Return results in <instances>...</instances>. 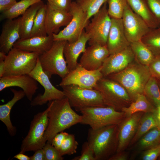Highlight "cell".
I'll return each instance as SVG.
<instances>
[{
	"instance_id": "60d3db41",
	"label": "cell",
	"mask_w": 160,
	"mask_h": 160,
	"mask_svg": "<svg viewBox=\"0 0 160 160\" xmlns=\"http://www.w3.org/2000/svg\"><path fill=\"white\" fill-rule=\"evenodd\" d=\"M160 155V143L147 149L143 154L142 159L143 160H155Z\"/></svg>"
},
{
	"instance_id": "6da1fadb",
	"label": "cell",
	"mask_w": 160,
	"mask_h": 160,
	"mask_svg": "<svg viewBox=\"0 0 160 160\" xmlns=\"http://www.w3.org/2000/svg\"><path fill=\"white\" fill-rule=\"evenodd\" d=\"M50 102L48 124L44 137L46 143H51L57 134L80 123L82 116L73 110L66 97Z\"/></svg>"
},
{
	"instance_id": "ab89813d",
	"label": "cell",
	"mask_w": 160,
	"mask_h": 160,
	"mask_svg": "<svg viewBox=\"0 0 160 160\" xmlns=\"http://www.w3.org/2000/svg\"><path fill=\"white\" fill-rule=\"evenodd\" d=\"M148 66L151 76L160 80V55H156Z\"/></svg>"
},
{
	"instance_id": "5b68a950",
	"label": "cell",
	"mask_w": 160,
	"mask_h": 160,
	"mask_svg": "<svg viewBox=\"0 0 160 160\" xmlns=\"http://www.w3.org/2000/svg\"><path fill=\"white\" fill-rule=\"evenodd\" d=\"M66 41H54L49 50L39 55L42 68L49 79L52 75H57L62 79L69 72L63 53Z\"/></svg>"
},
{
	"instance_id": "e575fe53",
	"label": "cell",
	"mask_w": 160,
	"mask_h": 160,
	"mask_svg": "<svg viewBox=\"0 0 160 160\" xmlns=\"http://www.w3.org/2000/svg\"><path fill=\"white\" fill-rule=\"evenodd\" d=\"M143 94L157 108L160 106V90L156 79L152 76L150 77L145 87Z\"/></svg>"
},
{
	"instance_id": "7bdbcfd3",
	"label": "cell",
	"mask_w": 160,
	"mask_h": 160,
	"mask_svg": "<svg viewBox=\"0 0 160 160\" xmlns=\"http://www.w3.org/2000/svg\"><path fill=\"white\" fill-rule=\"evenodd\" d=\"M49 4L66 11L69 12L72 0H45Z\"/></svg>"
},
{
	"instance_id": "4dcf8cb0",
	"label": "cell",
	"mask_w": 160,
	"mask_h": 160,
	"mask_svg": "<svg viewBox=\"0 0 160 160\" xmlns=\"http://www.w3.org/2000/svg\"><path fill=\"white\" fill-rule=\"evenodd\" d=\"M47 9V4H44L37 11L34 19L30 37L47 35L46 28Z\"/></svg>"
},
{
	"instance_id": "ee69618b",
	"label": "cell",
	"mask_w": 160,
	"mask_h": 160,
	"mask_svg": "<svg viewBox=\"0 0 160 160\" xmlns=\"http://www.w3.org/2000/svg\"><path fill=\"white\" fill-rule=\"evenodd\" d=\"M68 133L63 131L57 134L53 138L51 144L59 150L63 141Z\"/></svg>"
},
{
	"instance_id": "44dd1931",
	"label": "cell",
	"mask_w": 160,
	"mask_h": 160,
	"mask_svg": "<svg viewBox=\"0 0 160 160\" xmlns=\"http://www.w3.org/2000/svg\"><path fill=\"white\" fill-rule=\"evenodd\" d=\"M143 113L141 112L135 113L127 117L121 123L118 133L117 153L122 151L131 141L136 132Z\"/></svg>"
},
{
	"instance_id": "8d00e7d4",
	"label": "cell",
	"mask_w": 160,
	"mask_h": 160,
	"mask_svg": "<svg viewBox=\"0 0 160 160\" xmlns=\"http://www.w3.org/2000/svg\"><path fill=\"white\" fill-rule=\"evenodd\" d=\"M78 145L74 135L68 134L58 150L62 156L72 155L76 153Z\"/></svg>"
},
{
	"instance_id": "681fc988",
	"label": "cell",
	"mask_w": 160,
	"mask_h": 160,
	"mask_svg": "<svg viewBox=\"0 0 160 160\" xmlns=\"http://www.w3.org/2000/svg\"><path fill=\"white\" fill-rule=\"evenodd\" d=\"M14 158L19 160H30V157L21 153L15 155Z\"/></svg>"
},
{
	"instance_id": "8fae6325",
	"label": "cell",
	"mask_w": 160,
	"mask_h": 160,
	"mask_svg": "<svg viewBox=\"0 0 160 160\" xmlns=\"http://www.w3.org/2000/svg\"><path fill=\"white\" fill-rule=\"evenodd\" d=\"M44 88L43 94H39L31 101L32 106L41 105L47 102L65 97L63 92L55 87L52 84L48 76L44 72L38 58L36 64L28 74Z\"/></svg>"
},
{
	"instance_id": "f5cc1de1",
	"label": "cell",
	"mask_w": 160,
	"mask_h": 160,
	"mask_svg": "<svg viewBox=\"0 0 160 160\" xmlns=\"http://www.w3.org/2000/svg\"><path fill=\"white\" fill-rule=\"evenodd\" d=\"M158 159L160 160V155H159V156L158 157Z\"/></svg>"
},
{
	"instance_id": "d6986e66",
	"label": "cell",
	"mask_w": 160,
	"mask_h": 160,
	"mask_svg": "<svg viewBox=\"0 0 160 160\" xmlns=\"http://www.w3.org/2000/svg\"><path fill=\"white\" fill-rule=\"evenodd\" d=\"M7 20L3 25L0 36V52L7 55L20 38L21 17Z\"/></svg>"
},
{
	"instance_id": "7402d4cb",
	"label": "cell",
	"mask_w": 160,
	"mask_h": 160,
	"mask_svg": "<svg viewBox=\"0 0 160 160\" xmlns=\"http://www.w3.org/2000/svg\"><path fill=\"white\" fill-rule=\"evenodd\" d=\"M89 39V36L84 30L80 37L76 41H66L63 53L69 71L75 69L77 66L78 59L80 54L86 50V44Z\"/></svg>"
},
{
	"instance_id": "30bf717a",
	"label": "cell",
	"mask_w": 160,
	"mask_h": 160,
	"mask_svg": "<svg viewBox=\"0 0 160 160\" xmlns=\"http://www.w3.org/2000/svg\"><path fill=\"white\" fill-rule=\"evenodd\" d=\"M72 16L68 24L57 34H53L54 41H65L73 42L80 37L89 21L87 15L76 1H73L69 11Z\"/></svg>"
},
{
	"instance_id": "9c48e42d",
	"label": "cell",
	"mask_w": 160,
	"mask_h": 160,
	"mask_svg": "<svg viewBox=\"0 0 160 160\" xmlns=\"http://www.w3.org/2000/svg\"><path fill=\"white\" fill-rule=\"evenodd\" d=\"M107 2L92 17L85 28L88 35L89 45L97 44L106 45L111 25V18L108 11Z\"/></svg>"
},
{
	"instance_id": "d6a6232c",
	"label": "cell",
	"mask_w": 160,
	"mask_h": 160,
	"mask_svg": "<svg viewBox=\"0 0 160 160\" xmlns=\"http://www.w3.org/2000/svg\"><path fill=\"white\" fill-rule=\"evenodd\" d=\"M138 146L141 150H147L160 143V127H155L148 131L140 139Z\"/></svg>"
},
{
	"instance_id": "7c38bea8",
	"label": "cell",
	"mask_w": 160,
	"mask_h": 160,
	"mask_svg": "<svg viewBox=\"0 0 160 160\" xmlns=\"http://www.w3.org/2000/svg\"><path fill=\"white\" fill-rule=\"evenodd\" d=\"M94 89L100 93L105 105L112 107L116 110L121 101L130 100L128 92L122 85L106 77L100 79Z\"/></svg>"
},
{
	"instance_id": "4fadbf2b",
	"label": "cell",
	"mask_w": 160,
	"mask_h": 160,
	"mask_svg": "<svg viewBox=\"0 0 160 160\" xmlns=\"http://www.w3.org/2000/svg\"><path fill=\"white\" fill-rule=\"evenodd\" d=\"M101 70V67L95 70H88L78 64L62 79L59 85L62 87L75 85L83 88L93 89L97 81L103 77Z\"/></svg>"
},
{
	"instance_id": "d4e9b609",
	"label": "cell",
	"mask_w": 160,
	"mask_h": 160,
	"mask_svg": "<svg viewBox=\"0 0 160 160\" xmlns=\"http://www.w3.org/2000/svg\"><path fill=\"white\" fill-rule=\"evenodd\" d=\"M127 1L132 10L142 18L150 28L159 27L146 0H127Z\"/></svg>"
},
{
	"instance_id": "83f0119b",
	"label": "cell",
	"mask_w": 160,
	"mask_h": 160,
	"mask_svg": "<svg viewBox=\"0 0 160 160\" xmlns=\"http://www.w3.org/2000/svg\"><path fill=\"white\" fill-rule=\"evenodd\" d=\"M157 109L151 104L147 99L143 93L138 95L129 106L122 109L126 116L129 117L138 112L155 113Z\"/></svg>"
},
{
	"instance_id": "ac0fdd59",
	"label": "cell",
	"mask_w": 160,
	"mask_h": 160,
	"mask_svg": "<svg viewBox=\"0 0 160 160\" xmlns=\"http://www.w3.org/2000/svg\"><path fill=\"white\" fill-rule=\"evenodd\" d=\"M46 28L48 35L57 34L60 28L66 26L71 20L72 16L67 12L56 7L47 2Z\"/></svg>"
},
{
	"instance_id": "c3c4849f",
	"label": "cell",
	"mask_w": 160,
	"mask_h": 160,
	"mask_svg": "<svg viewBox=\"0 0 160 160\" xmlns=\"http://www.w3.org/2000/svg\"><path fill=\"white\" fill-rule=\"evenodd\" d=\"M127 159V156L125 154L121 153V152L117 153L111 156L108 160H125Z\"/></svg>"
},
{
	"instance_id": "3957f363",
	"label": "cell",
	"mask_w": 160,
	"mask_h": 160,
	"mask_svg": "<svg viewBox=\"0 0 160 160\" xmlns=\"http://www.w3.org/2000/svg\"><path fill=\"white\" fill-rule=\"evenodd\" d=\"M118 125H112L88 131L87 142L93 151L95 160H101L112 156L117 150L118 141ZM114 154H113V155Z\"/></svg>"
},
{
	"instance_id": "4316f807",
	"label": "cell",
	"mask_w": 160,
	"mask_h": 160,
	"mask_svg": "<svg viewBox=\"0 0 160 160\" xmlns=\"http://www.w3.org/2000/svg\"><path fill=\"white\" fill-rule=\"evenodd\" d=\"M157 127H159V125L156 112L143 114L139 121L136 132L130 142L131 144L137 142L147 132Z\"/></svg>"
},
{
	"instance_id": "9a60e30c",
	"label": "cell",
	"mask_w": 160,
	"mask_h": 160,
	"mask_svg": "<svg viewBox=\"0 0 160 160\" xmlns=\"http://www.w3.org/2000/svg\"><path fill=\"white\" fill-rule=\"evenodd\" d=\"M135 60L130 46L119 52L110 54L101 67V72L103 77L122 71Z\"/></svg>"
},
{
	"instance_id": "603a6c76",
	"label": "cell",
	"mask_w": 160,
	"mask_h": 160,
	"mask_svg": "<svg viewBox=\"0 0 160 160\" xmlns=\"http://www.w3.org/2000/svg\"><path fill=\"white\" fill-rule=\"evenodd\" d=\"M54 41L52 35L32 37L19 39L15 43L13 47L40 55L49 50Z\"/></svg>"
},
{
	"instance_id": "f907efd6",
	"label": "cell",
	"mask_w": 160,
	"mask_h": 160,
	"mask_svg": "<svg viewBox=\"0 0 160 160\" xmlns=\"http://www.w3.org/2000/svg\"><path fill=\"white\" fill-rule=\"evenodd\" d=\"M156 115L158 122L159 127H160V106L157 108Z\"/></svg>"
},
{
	"instance_id": "1f68e13d",
	"label": "cell",
	"mask_w": 160,
	"mask_h": 160,
	"mask_svg": "<svg viewBox=\"0 0 160 160\" xmlns=\"http://www.w3.org/2000/svg\"><path fill=\"white\" fill-rule=\"evenodd\" d=\"M141 41L155 55H160V27L150 28Z\"/></svg>"
},
{
	"instance_id": "7a4b0ae2",
	"label": "cell",
	"mask_w": 160,
	"mask_h": 160,
	"mask_svg": "<svg viewBox=\"0 0 160 160\" xmlns=\"http://www.w3.org/2000/svg\"><path fill=\"white\" fill-rule=\"evenodd\" d=\"M151 76L148 66L133 61L122 71L107 77L120 84L130 97L135 99L138 95L143 93L145 87Z\"/></svg>"
},
{
	"instance_id": "836d02e7",
	"label": "cell",
	"mask_w": 160,
	"mask_h": 160,
	"mask_svg": "<svg viewBox=\"0 0 160 160\" xmlns=\"http://www.w3.org/2000/svg\"><path fill=\"white\" fill-rule=\"evenodd\" d=\"M108 0H76V1L89 19L100 10Z\"/></svg>"
},
{
	"instance_id": "277c9868",
	"label": "cell",
	"mask_w": 160,
	"mask_h": 160,
	"mask_svg": "<svg viewBox=\"0 0 160 160\" xmlns=\"http://www.w3.org/2000/svg\"><path fill=\"white\" fill-rule=\"evenodd\" d=\"M80 112L82 116L80 124L89 125L93 129L112 125H119L126 116L124 112L118 111L110 106L87 108Z\"/></svg>"
},
{
	"instance_id": "52a82bcc",
	"label": "cell",
	"mask_w": 160,
	"mask_h": 160,
	"mask_svg": "<svg viewBox=\"0 0 160 160\" xmlns=\"http://www.w3.org/2000/svg\"><path fill=\"white\" fill-rule=\"evenodd\" d=\"M65 97L77 111L87 108L105 106L100 93L95 89L81 87L75 85L61 87Z\"/></svg>"
},
{
	"instance_id": "b9f144b4",
	"label": "cell",
	"mask_w": 160,
	"mask_h": 160,
	"mask_svg": "<svg viewBox=\"0 0 160 160\" xmlns=\"http://www.w3.org/2000/svg\"><path fill=\"white\" fill-rule=\"evenodd\" d=\"M146 0L150 10L157 22L159 27H160V0Z\"/></svg>"
},
{
	"instance_id": "816d5d0a",
	"label": "cell",
	"mask_w": 160,
	"mask_h": 160,
	"mask_svg": "<svg viewBox=\"0 0 160 160\" xmlns=\"http://www.w3.org/2000/svg\"><path fill=\"white\" fill-rule=\"evenodd\" d=\"M157 81H158V82L159 86V89H160V80H157Z\"/></svg>"
},
{
	"instance_id": "bcb514c9",
	"label": "cell",
	"mask_w": 160,
	"mask_h": 160,
	"mask_svg": "<svg viewBox=\"0 0 160 160\" xmlns=\"http://www.w3.org/2000/svg\"><path fill=\"white\" fill-rule=\"evenodd\" d=\"M35 152L33 155L30 157V160H46L43 148L38 149Z\"/></svg>"
},
{
	"instance_id": "ffe728a7",
	"label": "cell",
	"mask_w": 160,
	"mask_h": 160,
	"mask_svg": "<svg viewBox=\"0 0 160 160\" xmlns=\"http://www.w3.org/2000/svg\"><path fill=\"white\" fill-rule=\"evenodd\" d=\"M111 20L106 43L110 54L123 50L130 45L124 32L122 19L111 18Z\"/></svg>"
},
{
	"instance_id": "74e56055",
	"label": "cell",
	"mask_w": 160,
	"mask_h": 160,
	"mask_svg": "<svg viewBox=\"0 0 160 160\" xmlns=\"http://www.w3.org/2000/svg\"><path fill=\"white\" fill-rule=\"evenodd\" d=\"M43 149L45 153L46 160H63L64 159L59 150L51 143H47Z\"/></svg>"
},
{
	"instance_id": "8992f818",
	"label": "cell",
	"mask_w": 160,
	"mask_h": 160,
	"mask_svg": "<svg viewBox=\"0 0 160 160\" xmlns=\"http://www.w3.org/2000/svg\"><path fill=\"white\" fill-rule=\"evenodd\" d=\"M50 107L49 102L44 111L36 114L31 122L28 133L23 140L20 153H24L42 148L46 143L44 136L48 122V113Z\"/></svg>"
},
{
	"instance_id": "484cf974",
	"label": "cell",
	"mask_w": 160,
	"mask_h": 160,
	"mask_svg": "<svg viewBox=\"0 0 160 160\" xmlns=\"http://www.w3.org/2000/svg\"><path fill=\"white\" fill-rule=\"evenodd\" d=\"M44 4L42 1L31 6L21 16V37L20 39L30 37L34 19L39 9Z\"/></svg>"
},
{
	"instance_id": "7dc6e473",
	"label": "cell",
	"mask_w": 160,
	"mask_h": 160,
	"mask_svg": "<svg viewBox=\"0 0 160 160\" xmlns=\"http://www.w3.org/2000/svg\"><path fill=\"white\" fill-rule=\"evenodd\" d=\"M7 54L0 52V78L2 77L5 71V60Z\"/></svg>"
},
{
	"instance_id": "f35d334b",
	"label": "cell",
	"mask_w": 160,
	"mask_h": 160,
	"mask_svg": "<svg viewBox=\"0 0 160 160\" xmlns=\"http://www.w3.org/2000/svg\"><path fill=\"white\" fill-rule=\"evenodd\" d=\"M81 154L73 158V160H95L93 151L87 141L84 142L82 147Z\"/></svg>"
},
{
	"instance_id": "2e32d148",
	"label": "cell",
	"mask_w": 160,
	"mask_h": 160,
	"mask_svg": "<svg viewBox=\"0 0 160 160\" xmlns=\"http://www.w3.org/2000/svg\"><path fill=\"white\" fill-rule=\"evenodd\" d=\"M38 82L28 74L4 76L0 78V91L12 87L21 88L31 101L38 89Z\"/></svg>"
},
{
	"instance_id": "f1b7e54d",
	"label": "cell",
	"mask_w": 160,
	"mask_h": 160,
	"mask_svg": "<svg viewBox=\"0 0 160 160\" xmlns=\"http://www.w3.org/2000/svg\"><path fill=\"white\" fill-rule=\"evenodd\" d=\"M130 46L135 60L142 65L148 66L155 57L156 55L141 40L130 43Z\"/></svg>"
},
{
	"instance_id": "cb8c5ba5",
	"label": "cell",
	"mask_w": 160,
	"mask_h": 160,
	"mask_svg": "<svg viewBox=\"0 0 160 160\" xmlns=\"http://www.w3.org/2000/svg\"><path fill=\"white\" fill-rule=\"evenodd\" d=\"M14 96L12 99L7 103L0 105V120L6 126L8 133L12 136H15L16 132V128L11 122L10 114L12 107L19 100L23 98L25 94L23 90L17 91L10 88Z\"/></svg>"
},
{
	"instance_id": "f6af8a7d",
	"label": "cell",
	"mask_w": 160,
	"mask_h": 160,
	"mask_svg": "<svg viewBox=\"0 0 160 160\" xmlns=\"http://www.w3.org/2000/svg\"><path fill=\"white\" fill-rule=\"evenodd\" d=\"M17 2L16 0H0V12L9 10Z\"/></svg>"
},
{
	"instance_id": "ba28073f",
	"label": "cell",
	"mask_w": 160,
	"mask_h": 160,
	"mask_svg": "<svg viewBox=\"0 0 160 160\" xmlns=\"http://www.w3.org/2000/svg\"><path fill=\"white\" fill-rule=\"evenodd\" d=\"M39 55L13 47L6 55L3 76L28 74L35 67Z\"/></svg>"
},
{
	"instance_id": "5bb4252c",
	"label": "cell",
	"mask_w": 160,
	"mask_h": 160,
	"mask_svg": "<svg viewBox=\"0 0 160 160\" xmlns=\"http://www.w3.org/2000/svg\"><path fill=\"white\" fill-rule=\"evenodd\" d=\"M121 19L126 36L130 43L141 40L150 29L145 21L132 10L128 4Z\"/></svg>"
},
{
	"instance_id": "e0dca14e",
	"label": "cell",
	"mask_w": 160,
	"mask_h": 160,
	"mask_svg": "<svg viewBox=\"0 0 160 160\" xmlns=\"http://www.w3.org/2000/svg\"><path fill=\"white\" fill-rule=\"evenodd\" d=\"M109 55L106 45H89L83 53L78 64L88 70H96L101 67Z\"/></svg>"
},
{
	"instance_id": "d590c367",
	"label": "cell",
	"mask_w": 160,
	"mask_h": 160,
	"mask_svg": "<svg viewBox=\"0 0 160 160\" xmlns=\"http://www.w3.org/2000/svg\"><path fill=\"white\" fill-rule=\"evenodd\" d=\"M108 11L111 18L121 19L128 4L127 0H108Z\"/></svg>"
},
{
	"instance_id": "f546056e",
	"label": "cell",
	"mask_w": 160,
	"mask_h": 160,
	"mask_svg": "<svg viewBox=\"0 0 160 160\" xmlns=\"http://www.w3.org/2000/svg\"><path fill=\"white\" fill-rule=\"evenodd\" d=\"M43 0H21L9 10L1 13V21L4 20L13 19L22 15L32 5Z\"/></svg>"
}]
</instances>
